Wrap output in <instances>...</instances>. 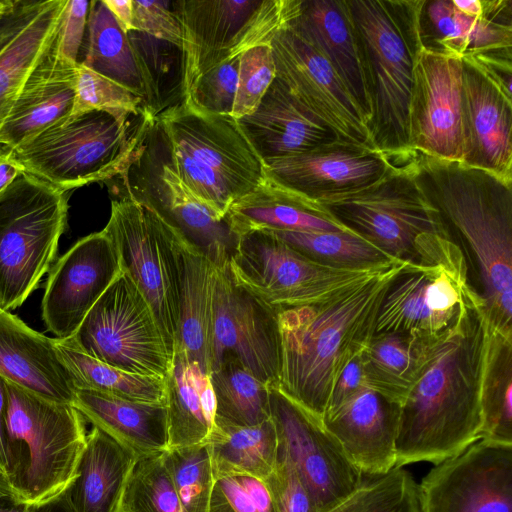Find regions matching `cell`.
Segmentation results:
<instances>
[{
	"label": "cell",
	"instance_id": "7a4b0ae2",
	"mask_svg": "<svg viewBox=\"0 0 512 512\" xmlns=\"http://www.w3.org/2000/svg\"><path fill=\"white\" fill-rule=\"evenodd\" d=\"M408 164L449 238L461 248L489 325L512 334V182L416 151L409 153Z\"/></svg>",
	"mask_w": 512,
	"mask_h": 512
},
{
	"label": "cell",
	"instance_id": "83f0119b",
	"mask_svg": "<svg viewBox=\"0 0 512 512\" xmlns=\"http://www.w3.org/2000/svg\"><path fill=\"white\" fill-rule=\"evenodd\" d=\"M0 376L42 398L72 403L75 388L54 338L0 309Z\"/></svg>",
	"mask_w": 512,
	"mask_h": 512
},
{
	"label": "cell",
	"instance_id": "e575fe53",
	"mask_svg": "<svg viewBox=\"0 0 512 512\" xmlns=\"http://www.w3.org/2000/svg\"><path fill=\"white\" fill-rule=\"evenodd\" d=\"M66 2L38 1L27 22L0 50V129L28 77L52 45Z\"/></svg>",
	"mask_w": 512,
	"mask_h": 512
},
{
	"label": "cell",
	"instance_id": "6125c7cd",
	"mask_svg": "<svg viewBox=\"0 0 512 512\" xmlns=\"http://www.w3.org/2000/svg\"><path fill=\"white\" fill-rule=\"evenodd\" d=\"M0 491L12 493L8 480L0 473Z\"/></svg>",
	"mask_w": 512,
	"mask_h": 512
},
{
	"label": "cell",
	"instance_id": "f6af8a7d",
	"mask_svg": "<svg viewBox=\"0 0 512 512\" xmlns=\"http://www.w3.org/2000/svg\"><path fill=\"white\" fill-rule=\"evenodd\" d=\"M144 99L123 85L77 64L75 98L69 116L103 111L119 117L145 113Z\"/></svg>",
	"mask_w": 512,
	"mask_h": 512
},
{
	"label": "cell",
	"instance_id": "484cf974",
	"mask_svg": "<svg viewBox=\"0 0 512 512\" xmlns=\"http://www.w3.org/2000/svg\"><path fill=\"white\" fill-rule=\"evenodd\" d=\"M77 64L58 54L54 39L2 125L0 145L15 149L70 115Z\"/></svg>",
	"mask_w": 512,
	"mask_h": 512
},
{
	"label": "cell",
	"instance_id": "8d00e7d4",
	"mask_svg": "<svg viewBox=\"0 0 512 512\" xmlns=\"http://www.w3.org/2000/svg\"><path fill=\"white\" fill-rule=\"evenodd\" d=\"M428 343L400 333H375L361 353L365 384L402 405L423 362Z\"/></svg>",
	"mask_w": 512,
	"mask_h": 512
},
{
	"label": "cell",
	"instance_id": "74e56055",
	"mask_svg": "<svg viewBox=\"0 0 512 512\" xmlns=\"http://www.w3.org/2000/svg\"><path fill=\"white\" fill-rule=\"evenodd\" d=\"M57 354L75 389L92 390L119 398L165 404L164 378L129 373L84 353L69 339L54 338Z\"/></svg>",
	"mask_w": 512,
	"mask_h": 512
},
{
	"label": "cell",
	"instance_id": "1f68e13d",
	"mask_svg": "<svg viewBox=\"0 0 512 512\" xmlns=\"http://www.w3.org/2000/svg\"><path fill=\"white\" fill-rule=\"evenodd\" d=\"M226 217L238 237L259 230L349 231L330 219L318 202L266 174L256 188L232 204Z\"/></svg>",
	"mask_w": 512,
	"mask_h": 512
},
{
	"label": "cell",
	"instance_id": "836d02e7",
	"mask_svg": "<svg viewBox=\"0 0 512 512\" xmlns=\"http://www.w3.org/2000/svg\"><path fill=\"white\" fill-rule=\"evenodd\" d=\"M164 384L169 448L205 443L214 427L216 411L209 374L175 351Z\"/></svg>",
	"mask_w": 512,
	"mask_h": 512
},
{
	"label": "cell",
	"instance_id": "f1b7e54d",
	"mask_svg": "<svg viewBox=\"0 0 512 512\" xmlns=\"http://www.w3.org/2000/svg\"><path fill=\"white\" fill-rule=\"evenodd\" d=\"M479 17L463 14L451 0H425L420 19L422 45L463 57L512 48V1L484 0Z\"/></svg>",
	"mask_w": 512,
	"mask_h": 512
},
{
	"label": "cell",
	"instance_id": "ffe728a7",
	"mask_svg": "<svg viewBox=\"0 0 512 512\" xmlns=\"http://www.w3.org/2000/svg\"><path fill=\"white\" fill-rule=\"evenodd\" d=\"M122 272L116 247L103 230L78 240L49 270L41 305L46 328L57 339L72 338Z\"/></svg>",
	"mask_w": 512,
	"mask_h": 512
},
{
	"label": "cell",
	"instance_id": "ba28073f",
	"mask_svg": "<svg viewBox=\"0 0 512 512\" xmlns=\"http://www.w3.org/2000/svg\"><path fill=\"white\" fill-rule=\"evenodd\" d=\"M154 116L129 134L128 117L103 111L67 116L12 149L24 172L63 191L116 175L127 177Z\"/></svg>",
	"mask_w": 512,
	"mask_h": 512
},
{
	"label": "cell",
	"instance_id": "cb8c5ba5",
	"mask_svg": "<svg viewBox=\"0 0 512 512\" xmlns=\"http://www.w3.org/2000/svg\"><path fill=\"white\" fill-rule=\"evenodd\" d=\"M148 183V188H142L139 194L132 192L133 195L153 208L216 267H225L238 241L227 217L219 219L201 202L180 180L168 161L150 174Z\"/></svg>",
	"mask_w": 512,
	"mask_h": 512
},
{
	"label": "cell",
	"instance_id": "f5cc1de1",
	"mask_svg": "<svg viewBox=\"0 0 512 512\" xmlns=\"http://www.w3.org/2000/svg\"><path fill=\"white\" fill-rule=\"evenodd\" d=\"M364 385L362 360L361 354H359L345 366L338 376L324 416L336 410Z\"/></svg>",
	"mask_w": 512,
	"mask_h": 512
},
{
	"label": "cell",
	"instance_id": "8fae6325",
	"mask_svg": "<svg viewBox=\"0 0 512 512\" xmlns=\"http://www.w3.org/2000/svg\"><path fill=\"white\" fill-rule=\"evenodd\" d=\"M125 184L127 193L112 200L103 231L114 243L123 271L150 305L173 353L180 302L176 232Z\"/></svg>",
	"mask_w": 512,
	"mask_h": 512
},
{
	"label": "cell",
	"instance_id": "4fadbf2b",
	"mask_svg": "<svg viewBox=\"0 0 512 512\" xmlns=\"http://www.w3.org/2000/svg\"><path fill=\"white\" fill-rule=\"evenodd\" d=\"M227 267L240 286L277 312L321 302L378 272L319 264L267 230L239 236Z\"/></svg>",
	"mask_w": 512,
	"mask_h": 512
},
{
	"label": "cell",
	"instance_id": "f546056e",
	"mask_svg": "<svg viewBox=\"0 0 512 512\" xmlns=\"http://www.w3.org/2000/svg\"><path fill=\"white\" fill-rule=\"evenodd\" d=\"M176 242L180 265V302L173 352H182L210 374L218 267L177 232Z\"/></svg>",
	"mask_w": 512,
	"mask_h": 512
},
{
	"label": "cell",
	"instance_id": "9a60e30c",
	"mask_svg": "<svg viewBox=\"0 0 512 512\" xmlns=\"http://www.w3.org/2000/svg\"><path fill=\"white\" fill-rule=\"evenodd\" d=\"M419 512H512V444L478 439L417 485Z\"/></svg>",
	"mask_w": 512,
	"mask_h": 512
},
{
	"label": "cell",
	"instance_id": "4dcf8cb0",
	"mask_svg": "<svg viewBox=\"0 0 512 512\" xmlns=\"http://www.w3.org/2000/svg\"><path fill=\"white\" fill-rule=\"evenodd\" d=\"M72 404L89 422L138 459L160 455L169 448L166 404L138 402L75 389Z\"/></svg>",
	"mask_w": 512,
	"mask_h": 512
},
{
	"label": "cell",
	"instance_id": "94428289",
	"mask_svg": "<svg viewBox=\"0 0 512 512\" xmlns=\"http://www.w3.org/2000/svg\"><path fill=\"white\" fill-rule=\"evenodd\" d=\"M16 4V1L0 0V18L11 11Z\"/></svg>",
	"mask_w": 512,
	"mask_h": 512
},
{
	"label": "cell",
	"instance_id": "277c9868",
	"mask_svg": "<svg viewBox=\"0 0 512 512\" xmlns=\"http://www.w3.org/2000/svg\"><path fill=\"white\" fill-rule=\"evenodd\" d=\"M357 34L371 100L374 147L389 156L411 150L408 115L413 68L423 46L425 0H346Z\"/></svg>",
	"mask_w": 512,
	"mask_h": 512
},
{
	"label": "cell",
	"instance_id": "44dd1931",
	"mask_svg": "<svg viewBox=\"0 0 512 512\" xmlns=\"http://www.w3.org/2000/svg\"><path fill=\"white\" fill-rule=\"evenodd\" d=\"M399 159L339 139L302 154L274 160L267 165L266 175L320 203L375 184Z\"/></svg>",
	"mask_w": 512,
	"mask_h": 512
},
{
	"label": "cell",
	"instance_id": "bcb514c9",
	"mask_svg": "<svg viewBox=\"0 0 512 512\" xmlns=\"http://www.w3.org/2000/svg\"><path fill=\"white\" fill-rule=\"evenodd\" d=\"M276 78L270 43L255 46L239 56L238 82L231 117L252 114Z\"/></svg>",
	"mask_w": 512,
	"mask_h": 512
},
{
	"label": "cell",
	"instance_id": "9f6ffc18",
	"mask_svg": "<svg viewBox=\"0 0 512 512\" xmlns=\"http://www.w3.org/2000/svg\"><path fill=\"white\" fill-rule=\"evenodd\" d=\"M121 29L128 34L133 27V0H102Z\"/></svg>",
	"mask_w": 512,
	"mask_h": 512
},
{
	"label": "cell",
	"instance_id": "680465c9",
	"mask_svg": "<svg viewBox=\"0 0 512 512\" xmlns=\"http://www.w3.org/2000/svg\"><path fill=\"white\" fill-rule=\"evenodd\" d=\"M26 512H74L67 491L47 502L28 505Z\"/></svg>",
	"mask_w": 512,
	"mask_h": 512
},
{
	"label": "cell",
	"instance_id": "60d3db41",
	"mask_svg": "<svg viewBox=\"0 0 512 512\" xmlns=\"http://www.w3.org/2000/svg\"><path fill=\"white\" fill-rule=\"evenodd\" d=\"M267 231L307 258L336 269L375 272L399 262L351 231Z\"/></svg>",
	"mask_w": 512,
	"mask_h": 512
},
{
	"label": "cell",
	"instance_id": "b9f144b4",
	"mask_svg": "<svg viewBox=\"0 0 512 512\" xmlns=\"http://www.w3.org/2000/svg\"><path fill=\"white\" fill-rule=\"evenodd\" d=\"M209 376L216 402L214 422L254 426L270 419V387L239 362L223 360Z\"/></svg>",
	"mask_w": 512,
	"mask_h": 512
},
{
	"label": "cell",
	"instance_id": "6f0895ef",
	"mask_svg": "<svg viewBox=\"0 0 512 512\" xmlns=\"http://www.w3.org/2000/svg\"><path fill=\"white\" fill-rule=\"evenodd\" d=\"M6 412H7V382L0 376V473L7 479L6 454Z\"/></svg>",
	"mask_w": 512,
	"mask_h": 512
},
{
	"label": "cell",
	"instance_id": "91938a15",
	"mask_svg": "<svg viewBox=\"0 0 512 512\" xmlns=\"http://www.w3.org/2000/svg\"><path fill=\"white\" fill-rule=\"evenodd\" d=\"M457 10L463 14L479 17L484 12V0H451Z\"/></svg>",
	"mask_w": 512,
	"mask_h": 512
},
{
	"label": "cell",
	"instance_id": "d6986e66",
	"mask_svg": "<svg viewBox=\"0 0 512 512\" xmlns=\"http://www.w3.org/2000/svg\"><path fill=\"white\" fill-rule=\"evenodd\" d=\"M462 59L422 46L415 57L409 102L411 151L463 161Z\"/></svg>",
	"mask_w": 512,
	"mask_h": 512
},
{
	"label": "cell",
	"instance_id": "6da1fadb",
	"mask_svg": "<svg viewBox=\"0 0 512 512\" xmlns=\"http://www.w3.org/2000/svg\"><path fill=\"white\" fill-rule=\"evenodd\" d=\"M488 331L477 296L451 329L426 345L420 373L400 406L395 467L438 464L480 438Z\"/></svg>",
	"mask_w": 512,
	"mask_h": 512
},
{
	"label": "cell",
	"instance_id": "11a10c76",
	"mask_svg": "<svg viewBox=\"0 0 512 512\" xmlns=\"http://www.w3.org/2000/svg\"><path fill=\"white\" fill-rule=\"evenodd\" d=\"M23 172L24 169L15 159L12 149L0 145V197Z\"/></svg>",
	"mask_w": 512,
	"mask_h": 512
},
{
	"label": "cell",
	"instance_id": "d6a6232c",
	"mask_svg": "<svg viewBox=\"0 0 512 512\" xmlns=\"http://www.w3.org/2000/svg\"><path fill=\"white\" fill-rule=\"evenodd\" d=\"M138 457L100 429L87 433L78 474L67 490L74 512H120Z\"/></svg>",
	"mask_w": 512,
	"mask_h": 512
},
{
	"label": "cell",
	"instance_id": "c3c4849f",
	"mask_svg": "<svg viewBox=\"0 0 512 512\" xmlns=\"http://www.w3.org/2000/svg\"><path fill=\"white\" fill-rule=\"evenodd\" d=\"M239 57L214 67L197 81L190 96L181 103L215 115H231L238 82Z\"/></svg>",
	"mask_w": 512,
	"mask_h": 512
},
{
	"label": "cell",
	"instance_id": "681fc988",
	"mask_svg": "<svg viewBox=\"0 0 512 512\" xmlns=\"http://www.w3.org/2000/svg\"><path fill=\"white\" fill-rule=\"evenodd\" d=\"M264 481L271 495L274 512H319L297 469L279 448L276 465Z\"/></svg>",
	"mask_w": 512,
	"mask_h": 512
},
{
	"label": "cell",
	"instance_id": "603a6c76",
	"mask_svg": "<svg viewBox=\"0 0 512 512\" xmlns=\"http://www.w3.org/2000/svg\"><path fill=\"white\" fill-rule=\"evenodd\" d=\"M400 405L366 384L323 425L363 476L377 478L395 468Z\"/></svg>",
	"mask_w": 512,
	"mask_h": 512
},
{
	"label": "cell",
	"instance_id": "ee69618b",
	"mask_svg": "<svg viewBox=\"0 0 512 512\" xmlns=\"http://www.w3.org/2000/svg\"><path fill=\"white\" fill-rule=\"evenodd\" d=\"M120 512H186L162 454L138 459L128 480Z\"/></svg>",
	"mask_w": 512,
	"mask_h": 512
},
{
	"label": "cell",
	"instance_id": "4316f807",
	"mask_svg": "<svg viewBox=\"0 0 512 512\" xmlns=\"http://www.w3.org/2000/svg\"><path fill=\"white\" fill-rule=\"evenodd\" d=\"M290 27L327 59L368 127L372 116L371 100L347 1L302 0L300 13Z\"/></svg>",
	"mask_w": 512,
	"mask_h": 512
},
{
	"label": "cell",
	"instance_id": "52a82bcc",
	"mask_svg": "<svg viewBox=\"0 0 512 512\" xmlns=\"http://www.w3.org/2000/svg\"><path fill=\"white\" fill-rule=\"evenodd\" d=\"M408 155L375 184L319 204L330 219L391 258L428 264L440 257L451 239L415 183Z\"/></svg>",
	"mask_w": 512,
	"mask_h": 512
},
{
	"label": "cell",
	"instance_id": "7dc6e473",
	"mask_svg": "<svg viewBox=\"0 0 512 512\" xmlns=\"http://www.w3.org/2000/svg\"><path fill=\"white\" fill-rule=\"evenodd\" d=\"M208 512H274L265 481L245 475L215 480Z\"/></svg>",
	"mask_w": 512,
	"mask_h": 512
},
{
	"label": "cell",
	"instance_id": "30bf717a",
	"mask_svg": "<svg viewBox=\"0 0 512 512\" xmlns=\"http://www.w3.org/2000/svg\"><path fill=\"white\" fill-rule=\"evenodd\" d=\"M182 29L181 95L205 73L270 43L300 13L302 0H181L173 3Z\"/></svg>",
	"mask_w": 512,
	"mask_h": 512
},
{
	"label": "cell",
	"instance_id": "7c38bea8",
	"mask_svg": "<svg viewBox=\"0 0 512 512\" xmlns=\"http://www.w3.org/2000/svg\"><path fill=\"white\" fill-rule=\"evenodd\" d=\"M477 296L464 254L451 241L435 261L407 263L394 277L381 302L375 333L435 341L461 319Z\"/></svg>",
	"mask_w": 512,
	"mask_h": 512
},
{
	"label": "cell",
	"instance_id": "db71d44e",
	"mask_svg": "<svg viewBox=\"0 0 512 512\" xmlns=\"http://www.w3.org/2000/svg\"><path fill=\"white\" fill-rule=\"evenodd\" d=\"M38 1L16 0L14 8L0 18V50L23 27Z\"/></svg>",
	"mask_w": 512,
	"mask_h": 512
},
{
	"label": "cell",
	"instance_id": "816d5d0a",
	"mask_svg": "<svg viewBox=\"0 0 512 512\" xmlns=\"http://www.w3.org/2000/svg\"><path fill=\"white\" fill-rule=\"evenodd\" d=\"M90 2L86 0H67L64 7L55 46L64 59L78 63V53L82 44L88 21Z\"/></svg>",
	"mask_w": 512,
	"mask_h": 512
},
{
	"label": "cell",
	"instance_id": "f907efd6",
	"mask_svg": "<svg viewBox=\"0 0 512 512\" xmlns=\"http://www.w3.org/2000/svg\"><path fill=\"white\" fill-rule=\"evenodd\" d=\"M169 1L133 0L134 31L181 48L182 29Z\"/></svg>",
	"mask_w": 512,
	"mask_h": 512
},
{
	"label": "cell",
	"instance_id": "7bdbcfd3",
	"mask_svg": "<svg viewBox=\"0 0 512 512\" xmlns=\"http://www.w3.org/2000/svg\"><path fill=\"white\" fill-rule=\"evenodd\" d=\"M186 512H208L215 475L206 443L169 448L162 453Z\"/></svg>",
	"mask_w": 512,
	"mask_h": 512
},
{
	"label": "cell",
	"instance_id": "f35d334b",
	"mask_svg": "<svg viewBox=\"0 0 512 512\" xmlns=\"http://www.w3.org/2000/svg\"><path fill=\"white\" fill-rule=\"evenodd\" d=\"M87 27L88 44L81 63L128 88L145 102V87L128 34L102 0L90 2Z\"/></svg>",
	"mask_w": 512,
	"mask_h": 512
},
{
	"label": "cell",
	"instance_id": "8992f818",
	"mask_svg": "<svg viewBox=\"0 0 512 512\" xmlns=\"http://www.w3.org/2000/svg\"><path fill=\"white\" fill-rule=\"evenodd\" d=\"M6 434L7 480L18 502L41 504L70 488L87 438L86 420L72 403L7 382Z\"/></svg>",
	"mask_w": 512,
	"mask_h": 512
},
{
	"label": "cell",
	"instance_id": "7402d4cb",
	"mask_svg": "<svg viewBox=\"0 0 512 512\" xmlns=\"http://www.w3.org/2000/svg\"><path fill=\"white\" fill-rule=\"evenodd\" d=\"M461 59L462 162L512 182V97L473 60Z\"/></svg>",
	"mask_w": 512,
	"mask_h": 512
},
{
	"label": "cell",
	"instance_id": "d590c367",
	"mask_svg": "<svg viewBox=\"0 0 512 512\" xmlns=\"http://www.w3.org/2000/svg\"><path fill=\"white\" fill-rule=\"evenodd\" d=\"M215 478L245 475L265 480L278 455V438L271 418L254 426L214 422L205 442Z\"/></svg>",
	"mask_w": 512,
	"mask_h": 512
},
{
	"label": "cell",
	"instance_id": "5bb4252c",
	"mask_svg": "<svg viewBox=\"0 0 512 512\" xmlns=\"http://www.w3.org/2000/svg\"><path fill=\"white\" fill-rule=\"evenodd\" d=\"M87 355L120 370L164 378L173 353L153 311L123 271L72 337Z\"/></svg>",
	"mask_w": 512,
	"mask_h": 512
},
{
	"label": "cell",
	"instance_id": "ab89813d",
	"mask_svg": "<svg viewBox=\"0 0 512 512\" xmlns=\"http://www.w3.org/2000/svg\"><path fill=\"white\" fill-rule=\"evenodd\" d=\"M482 413L479 439L512 444V334L502 333L490 325Z\"/></svg>",
	"mask_w": 512,
	"mask_h": 512
},
{
	"label": "cell",
	"instance_id": "5b68a950",
	"mask_svg": "<svg viewBox=\"0 0 512 512\" xmlns=\"http://www.w3.org/2000/svg\"><path fill=\"white\" fill-rule=\"evenodd\" d=\"M156 119L166 139L173 171L219 219L264 179L266 164L237 120L182 103Z\"/></svg>",
	"mask_w": 512,
	"mask_h": 512
},
{
	"label": "cell",
	"instance_id": "2e32d148",
	"mask_svg": "<svg viewBox=\"0 0 512 512\" xmlns=\"http://www.w3.org/2000/svg\"><path fill=\"white\" fill-rule=\"evenodd\" d=\"M269 407L278 448L297 469L319 512L339 504L362 485L364 476L350 462L321 419L278 387L269 389Z\"/></svg>",
	"mask_w": 512,
	"mask_h": 512
},
{
	"label": "cell",
	"instance_id": "ac0fdd59",
	"mask_svg": "<svg viewBox=\"0 0 512 512\" xmlns=\"http://www.w3.org/2000/svg\"><path fill=\"white\" fill-rule=\"evenodd\" d=\"M278 78L292 96L336 135L376 149L362 114L327 59L290 26L270 42Z\"/></svg>",
	"mask_w": 512,
	"mask_h": 512
},
{
	"label": "cell",
	"instance_id": "d4e9b609",
	"mask_svg": "<svg viewBox=\"0 0 512 512\" xmlns=\"http://www.w3.org/2000/svg\"><path fill=\"white\" fill-rule=\"evenodd\" d=\"M237 121L266 166L340 139L304 108L278 78L257 109Z\"/></svg>",
	"mask_w": 512,
	"mask_h": 512
},
{
	"label": "cell",
	"instance_id": "9c48e42d",
	"mask_svg": "<svg viewBox=\"0 0 512 512\" xmlns=\"http://www.w3.org/2000/svg\"><path fill=\"white\" fill-rule=\"evenodd\" d=\"M66 191L26 172L0 197V309L20 307L56 258Z\"/></svg>",
	"mask_w": 512,
	"mask_h": 512
},
{
	"label": "cell",
	"instance_id": "e0dca14e",
	"mask_svg": "<svg viewBox=\"0 0 512 512\" xmlns=\"http://www.w3.org/2000/svg\"><path fill=\"white\" fill-rule=\"evenodd\" d=\"M226 359L236 360L265 385L278 386V312L240 286L227 265L216 275L211 370Z\"/></svg>",
	"mask_w": 512,
	"mask_h": 512
},
{
	"label": "cell",
	"instance_id": "3957f363",
	"mask_svg": "<svg viewBox=\"0 0 512 512\" xmlns=\"http://www.w3.org/2000/svg\"><path fill=\"white\" fill-rule=\"evenodd\" d=\"M406 264L396 262L321 302L278 312V389L322 420L338 376L375 334L386 290Z\"/></svg>",
	"mask_w": 512,
	"mask_h": 512
}]
</instances>
